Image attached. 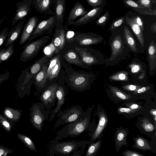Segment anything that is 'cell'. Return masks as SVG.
Listing matches in <instances>:
<instances>
[{
	"mask_svg": "<svg viewBox=\"0 0 156 156\" xmlns=\"http://www.w3.org/2000/svg\"><path fill=\"white\" fill-rule=\"evenodd\" d=\"M90 108L84 112L82 115L74 121L67 124L58 131L55 137L53 140L58 141L68 137H75L89 130L90 120Z\"/></svg>",
	"mask_w": 156,
	"mask_h": 156,
	"instance_id": "cell-1",
	"label": "cell"
},
{
	"mask_svg": "<svg viewBox=\"0 0 156 156\" xmlns=\"http://www.w3.org/2000/svg\"><path fill=\"white\" fill-rule=\"evenodd\" d=\"M86 142L74 140L62 142L53 140L49 142V155L80 156L84 152Z\"/></svg>",
	"mask_w": 156,
	"mask_h": 156,
	"instance_id": "cell-2",
	"label": "cell"
},
{
	"mask_svg": "<svg viewBox=\"0 0 156 156\" xmlns=\"http://www.w3.org/2000/svg\"><path fill=\"white\" fill-rule=\"evenodd\" d=\"M111 53L109 58H106V66L119 64L121 60L129 56V49L126 44L123 35L118 34L112 37L109 40Z\"/></svg>",
	"mask_w": 156,
	"mask_h": 156,
	"instance_id": "cell-3",
	"label": "cell"
},
{
	"mask_svg": "<svg viewBox=\"0 0 156 156\" xmlns=\"http://www.w3.org/2000/svg\"><path fill=\"white\" fill-rule=\"evenodd\" d=\"M45 108L42 102H38L34 103L29 108L30 123L39 132L42 131L44 122L49 118V109Z\"/></svg>",
	"mask_w": 156,
	"mask_h": 156,
	"instance_id": "cell-4",
	"label": "cell"
},
{
	"mask_svg": "<svg viewBox=\"0 0 156 156\" xmlns=\"http://www.w3.org/2000/svg\"><path fill=\"white\" fill-rule=\"evenodd\" d=\"M83 112L82 107L78 105H73L64 110H60L57 114L58 119L55 122L53 129H55L62 125L74 121Z\"/></svg>",
	"mask_w": 156,
	"mask_h": 156,
	"instance_id": "cell-5",
	"label": "cell"
},
{
	"mask_svg": "<svg viewBox=\"0 0 156 156\" xmlns=\"http://www.w3.org/2000/svg\"><path fill=\"white\" fill-rule=\"evenodd\" d=\"M50 38L48 35H45L36 40L30 42L23 46L24 50L20 55V60L23 62L34 58L39 51Z\"/></svg>",
	"mask_w": 156,
	"mask_h": 156,
	"instance_id": "cell-6",
	"label": "cell"
},
{
	"mask_svg": "<svg viewBox=\"0 0 156 156\" xmlns=\"http://www.w3.org/2000/svg\"><path fill=\"white\" fill-rule=\"evenodd\" d=\"M75 49L85 64L89 66L100 65L105 62V56L98 51L94 50L93 52H91L86 48L76 47Z\"/></svg>",
	"mask_w": 156,
	"mask_h": 156,
	"instance_id": "cell-7",
	"label": "cell"
},
{
	"mask_svg": "<svg viewBox=\"0 0 156 156\" xmlns=\"http://www.w3.org/2000/svg\"><path fill=\"white\" fill-rule=\"evenodd\" d=\"M55 25V18L54 15L48 19L39 22L28 39V41H31L46 32L51 34Z\"/></svg>",
	"mask_w": 156,
	"mask_h": 156,
	"instance_id": "cell-8",
	"label": "cell"
},
{
	"mask_svg": "<svg viewBox=\"0 0 156 156\" xmlns=\"http://www.w3.org/2000/svg\"><path fill=\"white\" fill-rule=\"evenodd\" d=\"M58 85L53 84L48 86L38 96V98L46 108L50 109L55 105L57 98L56 91Z\"/></svg>",
	"mask_w": 156,
	"mask_h": 156,
	"instance_id": "cell-9",
	"label": "cell"
},
{
	"mask_svg": "<svg viewBox=\"0 0 156 156\" xmlns=\"http://www.w3.org/2000/svg\"><path fill=\"white\" fill-rule=\"evenodd\" d=\"M103 40L101 35L91 32L77 33L74 37V41L82 46L98 44Z\"/></svg>",
	"mask_w": 156,
	"mask_h": 156,
	"instance_id": "cell-10",
	"label": "cell"
},
{
	"mask_svg": "<svg viewBox=\"0 0 156 156\" xmlns=\"http://www.w3.org/2000/svg\"><path fill=\"white\" fill-rule=\"evenodd\" d=\"M66 0H54L52 8L54 10L56 25L55 30L63 27L62 23L66 11Z\"/></svg>",
	"mask_w": 156,
	"mask_h": 156,
	"instance_id": "cell-11",
	"label": "cell"
},
{
	"mask_svg": "<svg viewBox=\"0 0 156 156\" xmlns=\"http://www.w3.org/2000/svg\"><path fill=\"white\" fill-rule=\"evenodd\" d=\"M32 1V0H23L16 4L17 9L12 21V26L19 20H24L30 11Z\"/></svg>",
	"mask_w": 156,
	"mask_h": 156,
	"instance_id": "cell-12",
	"label": "cell"
},
{
	"mask_svg": "<svg viewBox=\"0 0 156 156\" xmlns=\"http://www.w3.org/2000/svg\"><path fill=\"white\" fill-rule=\"evenodd\" d=\"M70 87L75 90L82 92L87 89L90 84V76L87 75L79 74L70 78Z\"/></svg>",
	"mask_w": 156,
	"mask_h": 156,
	"instance_id": "cell-13",
	"label": "cell"
},
{
	"mask_svg": "<svg viewBox=\"0 0 156 156\" xmlns=\"http://www.w3.org/2000/svg\"><path fill=\"white\" fill-rule=\"evenodd\" d=\"M103 5L94 7L84 16L70 23L68 25L80 26L87 24L98 17L103 10Z\"/></svg>",
	"mask_w": 156,
	"mask_h": 156,
	"instance_id": "cell-14",
	"label": "cell"
},
{
	"mask_svg": "<svg viewBox=\"0 0 156 156\" xmlns=\"http://www.w3.org/2000/svg\"><path fill=\"white\" fill-rule=\"evenodd\" d=\"M38 18L35 16L30 17L25 24L21 32L19 44H23L28 39L39 23Z\"/></svg>",
	"mask_w": 156,
	"mask_h": 156,
	"instance_id": "cell-15",
	"label": "cell"
},
{
	"mask_svg": "<svg viewBox=\"0 0 156 156\" xmlns=\"http://www.w3.org/2000/svg\"><path fill=\"white\" fill-rule=\"evenodd\" d=\"M48 66L43 65L41 69L34 76L35 86L37 92L36 94L38 96L44 90L48 79Z\"/></svg>",
	"mask_w": 156,
	"mask_h": 156,
	"instance_id": "cell-16",
	"label": "cell"
},
{
	"mask_svg": "<svg viewBox=\"0 0 156 156\" xmlns=\"http://www.w3.org/2000/svg\"><path fill=\"white\" fill-rule=\"evenodd\" d=\"M67 27H62L61 28L55 30L54 34L52 43L55 47V53L60 51L65 44L66 32L68 29Z\"/></svg>",
	"mask_w": 156,
	"mask_h": 156,
	"instance_id": "cell-17",
	"label": "cell"
},
{
	"mask_svg": "<svg viewBox=\"0 0 156 156\" xmlns=\"http://www.w3.org/2000/svg\"><path fill=\"white\" fill-rule=\"evenodd\" d=\"M66 92L65 88L63 86H59L56 90V96L57 102L55 108L52 111L50 118L48 120L51 121L55 117L56 115L61 110L65 101Z\"/></svg>",
	"mask_w": 156,
	"mask_h": 156,
	"instance_id": "cell-18",
	"label": "cell"
},
{
	"mask_svg": "<svg viewBox=\"0 0 156 156\" xmlns=\"http://www.w3.org/2000/svg\"><path fill=\"white\" fill-rule=\"evenodd\" d=\"M88 11L85 9L80 1L77 2L70 10L65 26L67 27L70 23L74 21L77 18L84 16Z\"/></svg>",
	"mask_w": 156,
	"mask_h": 156,
	"instance_id": "cell-19",
	"label": "cell"
},
{
	"mask_svg": "<svg viewBox=\"0 0 156 156\" xmlns=\"http://www.w3.org/2000/svg\"><path fill=\"white\" fill-rule=\"evenodd\" d=\"M147 55L149 73L151 75H153L154 74L156 66V43L153 41L149 45Z\"/></svg>",
	"mask_w": 156,
	"mask_h": 156,
	"instance_id": "cell-20",
	"label": "cell"
},
{
	"mask_svg": "<svg viewBox=\"0 0 156 156\" xmlns=\"http://www.w3.org/2000/svg\"><path fill=\"white\" fill-rule=\"evenodd\" d=\"M125 20L126 23L130 27L136 36L141 45L143 47L144 42L143 31L139 26L136 23L134 16H133L132 17L126 16Z\"/></svg>",
	"mask_w": 156,
	"mask_h": 156,
	"instance_id": "cell-21",
	"label": "cell"
},
{
	"mask_svg": "<svg viewBox=\"0 0 156 156\" xmlns=\"http://www.w3.org/2000/svg\"><path fill=\"white\" fill-rule=\"evenodd\" d=\"M24 21L19 22L17 25L12 28L9 32L7 39L5 44V46L7 47L13 44L18 38L22 32L23 26Z\"/></svg>",
	"mask_w": 156,
	"mask_h": 156,
	"instance_id": "cell-22",
	"label": "cell"
},
{
	"mask_svg": "<svg viewBox=\"0 0 156 156\" xmlns=\"http://www.w3.org/2000/svg\"><path fill=\"white\" fill-rule=\"evenodd\" d=\"M122 2L126 6L138 11L140 14L156 15L155 10H153L145 8L140 5L134 0H122Z\"/></svg>",
	"mask_w": 156,
	"mask_h": 156,
	"instance_id": "cell-23",
	"label": "cell"
},
{
	"mask_svg": "<svg viewBox=\"0 0 156 156\" xmlns=\"http://www.w3.org/2000/svg\"><path fill=\"white\" fill-rule=\"evenodd\" d=\"M22 110L15 109L7 107L4 108L3 111V115L11 122L15 124L18 122L22 115Z\"/></svg>",
	"mask_w": 156,
	"mask_h": 156,
	"instance_id": "cell-24",
	"label": "cell"
},
{
	"mask_svg": "<svg viewBox=\"0 0 156 156\" xmlns=\"http://www.w3.org/2000/svg\"><path fill=\"white\" fill-rule=\"evenodd\" d=\"M99 121L97 126L90 139L94 142L101 134L108 122V118L105 113L102 111L98 112Z\"/></svg>",
	"mask_w": 156,
	"mask_h": 156,
	"instance_id": "cell-25",
	"label": "cell"
},
{
	"mask_svg": "<svg viewBox=\"0 0 156 156\" xmlns=\"http://www.w3.org/2000/svg\"><path fill=\"white\" fill-rule=\"evenodd\" d=\"M127 135V132L125 129L122 128L117 129L115 136V141L118 151L122 146L128 147L126 141Z\"/></svg>",
	"mask_w": 156,
	"mask_h": 156,
	"instance_id": "cell-26",
	"label": "cell"
},
{
	"mask_svg": "<svg viewBox=\"0 0 156 156\" xmlns=\"http://www.w3.org/2000/svg\"><path fill=\"white\" fill-rule=\"evenodd\" d=\"M53 2L54 0H41L34 8L39 12L45 15H54V12L51 9Z\"/></svg>",
	"mask_w": 156,
	"mask_h": 156,
	"instance_id": "cell-27",
	"label": "cell"
},
{
	"mask_svg": "<svg viewBox=\"0 0 156 156\" xmlns=\"http://www.w3.org/2000/svg\"><path fill=\"white\" fill-rule=\"evenodd\" d=\"M123 37L125 42L130 50L133 52L137 50L135 38L131 31L127 27L123 28Z\"/></svg>",
	"mask_w": 156,
	"mask_h": 156,
	"instance_id": "cell-28",
	"label": "cell"
},
{
	"mask_svg": "<svg viewBox=\"0 0 156 156\" xmlns=\"http://www.w3.org/2000/svg\"><path fill=\"white\" fill-rule=\"evenodd\" d=\"M65 60L68 63L75 65L81 67H84V64L80 58L78 53L74 50H70L66 53L64 55Z\"/></svg>",
	"mask_w": 156,
	"mask_h": 156,
	"instance_id": "cell-29",
	"label": "cell"
},
{
	"mask_svg": "<svg viewBox=\"0 0 156 156\" xmlns=\"http://www.w3.org/2000/svg\"><path fill=\"white\" fill-rule=\"evenodd\" d=\"M134 144L132 146L136 149L144 151L151 150V148L147 141L140 136L134 138Z\"/></svg>",
	"mask_w": 156,
	"mask_h": 156,
	"instance_id": "cell-30",
	"label": "cell"
},
{
	"mask_svg": "<svg viewBox=\"0 0 156 156\" xmlns=\"http://www.w3.org/2000/svg\"><path fill=\"white\" fill-rule=\"evenodd\" d=\"M13 44L7 47L6 48L0 49V64L8 60L14 53V49Z\"/></svg>",
	"mask_w": 156,
	"mask_h": 156,
	"instance_id": "cell-31",
	"label": "cell"
},
{
	"mask_svg": "<svg viewBox=\"0 0 156 156\" xmlns=\"http://www.w3.org/2000/svg\"><path fill=\"white\" fill-rule=\"evenodd\" d=\"M109 87L110 91L113 96L119 99L129 100L132 97L130 95L123 92L116 87L110 85Z\"/></svg>",
	"mask_w": 156,
	"mask_h": 156,
	"instance_id": "cell-32",
	"label": "cell"
},
{
	"mask_svg": "<svg viewBox=\"0 0 156 156\" xmlns=\"http://www.w3.org/2000/svg\"><path fill=\"white\" fill-rule=\"evenodd\" d=\"M19 139L30 150L36 152V147L32 140L28 136L19 133H16Z\"/></svg>",
	"mask_w": 156,
	"mask_h": 156,
	"instance_id": "cell-33",
	"label": "cell"
},
{
	"mask_svg": "<svg viewBox=\"0 0 156 156\" xmlns=\"http://www.w3.org/2000/svg\"><path fill=\"white\" fill-rule=\"evenodd\" d=\"M128 73L124 71H119L111 75L109 80L116 81H127L129 80Z\"/></svg>",
	"mask_w": 156,
	"mask_h": 156,
	"instance_id": "cell-34",
	"label": "cell"
},
{
	"mask_svg": "<svg viewBox=\"0 0 156 156\" xmlns=\"http://www.w3.org/2000/svg\"><path fill=\"white\" fill-rule=\"evenodd\" d=\"M101 140H99L95 143H93L88 148L85 155L93 156L98 152L100 147Z\"/></svg>",
	"mask_w": 156,
	"mask_h": 156,
	"instance_id": "cell-35",
	"label": "cell"
},
{
	"mask_svg": "<svg viewBox=\"0 0 156 156\" xmlns=\"http://www.w3.org/2000/svg\"><path fill=\"white\" fill-rule=\"evenodd\" d=\"M0 123L2 127L7 132H10L15 124L12 123L0 113Z\"/></svg>",
	"mask_w": 156,
	"mask_h": 156,
	"instance_id": "cell-36",
	"label": "cell"
},
{
	"mask_svg": "<svg viewBox=\"0 0 156 156\" xmlns=\"http://www.w3.org/2000/svg\"><path fill=\"white\" fill-rule=\"evenodd\" d=\"M109 12L107 11L103 15L99 18L96 21V25L104 27L107 23L109 18Z\"/></svg>",
	"mask_w": 156,
	"mask_h": 156,
	"instance_id": "cell-37",
	"label": "cell"
},
{
	"mask_svg": "<svg viewBox=\"0 0 156 156\" xmlns=\"http://www.w3.org/2000/svg\"><path fill=\"white\" fill-rule=\"evenodd\" d=\"M141 126L146 132H151L154 131V127L153 125L149 121L147 118H145L142 121Z\"/></svg>",
	"mask_w": 156,
	"mask_h": 156,
	"instance_id": "cell-38",
	"label": "cell"
},
{
	"mask_svg": "<svg viewBox=\"0 0 156 156\" xmlns=\"http://www.w3.org/2000/svg\"><path fill=\"white\" fill-rule=\"evenodd\" d=\"M60 59V56L59 55H58L54 57L50 60L49 65L48 66L47 70L48 79L50 75L56 64Z\"/></svg>",
	"mask_w": 156,
	"mask_h": 156,
	"instance_id": "cell-39",
	"label": "cell"
},
{
	"mask_svg": "<svg viewBox=\"0 0 156 156\" xmlns=\"http://www.w3.org/2000/svg\"><path fill=\"white\" fill-rule=\"evenodd\" d=\"M61 68V61L60 59L57 62L53 69L48 79L51 81L58 75Z\"/></svg>",
	"mask_w": 156,
	"mask_h": 156,
	"instance_id": "cell-40",
	"label": "cell"
},
{
	"mask_svg": "<svg viewBox=\"0 0 156 156\" xmlns=\"http://www.w3.org/2000/svg\"><path fill=\"white\" fill-rule=\"evenodd\" d=\"M125 20L124 16L117 18L112 23L108 30L111 31L120 26L124 23Z\"/></svg>",
	"mask_w": 156,
	"mask_h": 156,
	"instance_id": "cell-41",
	"label": "cell"
},
{
	"mask_svg": "<svg viewBox=\"0 0 156 156\" xmlns=\"http://www.w3.org/2000/svg\"><path fill=\"white\" fill-rule=\"evenodd\" d=\"M9 29L5 28L0 33V47L2 46L6 41L9 33Z\"/></svg>",
	"mask_w": 156,
	"mask_h": 156,
	"instance_id": "cell-42",
	"label": "cell"
},
{
	"mask_svg": "<svg viewBox=\"0 0 156 156\" xmlns=\"http://www.w3.org/2000/svg\"><path fill=\"white\" fill-rule=\"evenodd\" d=\"M130 71L133 73H137L141 71L142 67L141 65L137 63H131L129 66Z\"/></svg>",
	"mask_w": 156,
	"mask_h": 156,
	"instance_id": "cell-43",
	"label": "cell"
},
{
	"mask_svg": "<svg viewBox=\"0 0 156 156\" xmlns=\"http://www.w3.org/2000/svg\"><path fill=\"white\" fill-rule=\"evenodd\" d=\"M88 5L94 8L99 6L105 2V0H87Z\"/></svg>",
	"mask_w": 156,
	"mask_h": 156,
	"instance_id": "cell-44",
	"label": "cell"
},
{
	"mask_svg": "<svg viewBox=\"0 0 156 156\" xmlns=\"http://www.w3.org/2000/svg\"><path fill=\"white\" fill-rule=\"evenodd\" d=\"M13 150L0 145V156H7L8 154L12 153Z\"/></svg>",
	"mask_w": 156,
	"mask_h": 156,
	"instance_id": "cell-45",
	"label": "cell"
},
{
	"mask_svg": "<svg viewBox=\"0 0 156 156\" xmlns=\"http://www.w3.org/2000/svg\"><path fill=\"white\" fill-rule=\"evenodd\" d=\"M66 31L65 34L66 38L68 42H70L74 41V37L75 36V32L73 30H69Z\"/></svg>",
	"mask_w": 156,
	"mask_h": 156,
	"instance_id": "cell-46",
	"label": "cell"
},
{
	"mask_svg": "<svg viewBox=\"0 0 156 156\" xmlns=\"http://www.w3.org/2000/svg\"><path fill=\"white\" fill-rule=\"evenodd\" d=\"M136 2L140 5L150 9H151V0H137Z\"/></svg>",
	"mask_w": 156,
	"mask_h": 156,
	"instance_id": "cell-47",
	"label": "cell"
},
{
	"mask_svg": "<svg viewBox=\"0 0 156 156\" xmlns=\"http://www.w3.org/2000/svg\"><path fill=\"white\" fill-rule=\"evenodd\" d=\"M141 86L136 84H129L122 86V87L124 90L130 91H135Z\"/></svg>",
	"mask_w": 156,
	"mask_h": 156,
	"instance_id": "cell-48",
	"label": "cell"
},
{
	"mask_svg": "<svg viewBox=\"0 0 156 156\" xmlns=\"http://www.w3.org/2000/svg\"><path fill=\"white\" fill-rule=\"evenodd\" d=\"M118 112L120 113L132 114L137 112V110H133L129 108L119 107L118 108Z\"/></svg>",
	"mask_w": 156,
	"mask_h": 156,
	"instance_id": "cell-49",
	"label": "cell"
},
{
	"mask_svg": "<svg viewBox=\"0 0 156 156\" xmlns=\"http://www.w3.org/2000/svg\"><path fill=\"white\" fill-rule=\"evenodd\" d=\"M122 155L125 156H144V155L137 152L129 150H127L124 151Z\"/></svg>",
	"mask_w": 156,
	"mask_h": 156,
	"instance_id": "cell-50",
	"label": "cell"
},
{
	"mask_svg": "<svg viewBox=\"0 0 156 156\" xmlns=\"http://www.w3.org/2000/svg\"><path fill=\"white\" fill-rule=\"evenodd\" d=\"M135 20L137 24L140 27L142 31L144 30V23L140 17L139 16H134Z\"/></svg>",
	"mask_w": 156,
	"mask_h": 156,
	"instance_id": "cell-51",
	"label": "cell"
},
{
	"mask_svg": "<svg viewBox=\"0 0 156 156\" xmlns=\"http://www.w3.org/2000/svg\"><path fill=\"white\" fill-rule=\"evenodd\" d=\"M150 88V86H141L133 92V94H136L144 93L149 90Z\"/></svg>",
	"mask_w": 156,
	"mask_h": 156,
	"instance_id": "cell-52",
	"label": "cell"
},
{
	"mask_svg": "<svg viewBox=\"0 0 156 156\" xmlns=\"http://www.w3.org/2000/svg\"><path fill=\"white\" fill-rule=\"evenodd\" d=\"M125 105L129 108L134 110H138L141 108V106L135 103H127Z\"/></svg>",
	"mask_w": 156,
	"mask_h": 156,
	"instance_id": "cell-53",
	"label": "cell"
},
{
	"mask_svg": "<svg viewBox=\"0 0 156 156\" xmlns=\"http://www.w3.org/2000/svg\"><path fill=\"white\" fill-rule=\"evenodd\" d=\"M9 75L10 72L8 71L4 74H0V85L3 82L8 80Z\"/></svg>",
	"mask_w": 156,
	"mask_h": 156,
	"instance_id": "cell-54",
	"label": "cell"
},
{
	"mask_svg": "<svg viewBox=\"0 0 156 156\" xmlns=\"http://www.w3.org/2000/svg\"><path fill=\"white\" fill-rule=\"evenodd\" d=\"M151 114L154 117L155 121H156V110L155 109H151L150 112Z\"/></svg>",
	"mask_w": 156,
	"mask_h": 156,
	"instance_id": "cell-55",
	"label": "cell"
},
{
	"mask_svg": "<svg viewBox=\"0 0 156 156\" xmlns=\"http://www.w3.org/2000/svg\"><path fill=\"white\" fill-rule=\"evenodd\" d=\"M151 30L153 32L156 33V23L155 22L151 25Z\"/></svg>",
	"mask_w": 156,
	"mask_h": 156,
	"instance_id": "cell-56",
	"label": "cell"
},
{
	"mask_svg": "<svg viewBox=\"0 0 156 156\" xmlns=\"http://www.w3.org/2000/svg\"><path fill=\"white\" fill-rule=\"evenodd\" d=\"M145 75V70H143L142 71L141 74L139 76V78L140 79H143Z\"/></svg>",
	"mask_w": 156,
	"mask_h": 156,
	"instance_id": "cell-57",
	"label": "cell"
},
{
	"mask_svg": "<svg viewBox=\"0 0 156 156\" xmlns=\"http://www.w3.org/2000/svg\"><path fill=\"white\" fill-rule=\"evenodd\" d=\"M41 0H32V3L35 8Z\"/></svg>",
	"mask_w": 156,
	"mask_h": 156,
	"instance_id": "cell-58",
	"label": "cell"
},
{
	"mask_svg": "<svg viewBox=\"0 0 156 156\" xmlns=\"http://www.w3.org/2000/svg\"><path fill=\"white\" fill-rule=\"evenodd\" d=\"M4 18L3 19H2L1 20H0V25L1 24V23H2V22H3V21L4 20Z\"/></svg>",
	"mask_w": 156,
	"mask_h": 156,
	"instance_id": "cell-59",
	"label": "cell"
}]
</instances>
